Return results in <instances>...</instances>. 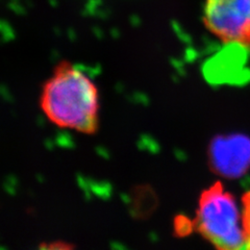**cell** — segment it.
I'll list each match as a JSON object with an SVG mask.
<instances>
[{
    "instance_id": "obj_1",
    "label": "cell",
    "mask_w": 250,
    "mask_h": 250,
    "mask_svg": "<svg viewBox=\"0 0 250 250\" xmlns=\"http://www.w3.org/2000/svg\"><path fill=\"white\" fill-rule=\"evenodd\" d=\"M43 114L61 128L93 135L99 126V92L80 68L62 61L42 88Z\"/></svg>"
},
{
    "instance_id": "obj_2",
    "label": "cell",
    "mask_w": 250,
    "mask_h": 250,
    "mask_svg": "<svg viewBox=\"0 0 250 250\" xmlns=\"http://www.w3.org/2000/svg\"><path fill=\"white\" fill-rule=\"evenodd\" d=\"M194 228L220 250L247 248L244 213L232 194L219 182L201 193Z\"/></svg>"
},
{
    "instance_id": "obj_3",
    "label": "cell",
    "mask_w": 250,
    "mask_h": 250,
    "mask_svg": "<svg viewBox=\"0 0 250 250\" xmlns=\"http://www.w3.org/2000/svg\"><path fill=\"white\" fill-rule=\"evenodd\" d=\"M202 21L219 41L250 48V0H206Z\"/></svg>"
},
{
    "instance_id": "obj_4",
    "label": "cell",
    "mask_w": 250,
    "mask_h": 250,
    "mask_svg": "<svg viewBox=\"0 0 250 250\" xmlns=\"http://www.w3.org/2000/svg\"><path fill=\"white\" fill-rule=\"evenodd\" d=\"M208 162L219 175H243L250 167V140L241 135L217 137L209 145Z\"/></svg>"
}]
</instances>
